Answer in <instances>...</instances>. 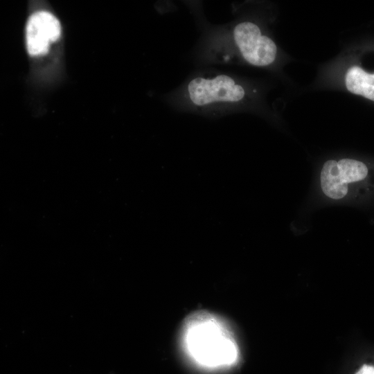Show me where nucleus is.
<instances>
[{"mask_svg": "<svg viewBox=\"0 0 374 374\" xmlns=\"http://www.w3.org/2000/svg\"><path fill=\"white\" fill-rule=\"evenodd\" d=\"M277 51L274 40L263 34L257 24L242 21L208 31L199 54L208 63L229 64L241 60L252 66L265 67L275 62Z\"/></svg>", "mask_w": 374, "mask_h": 374, "instance_id": "1", "label": "nucleus"}, {"mask_svg": "<svg viewBox=\"0 0 374 374\" xmlns=\"http://www.w3.org/2000/svg\"><path fill=\"white\" fill-rule=\"evenodd\" d=\"M249 96L239 80L226 73L202 71L169 93V104L179 111L207 117L226 115Z\"/></svg>", "mask_w": 374, "mask_h": 374, "instance_id": "2", "label": "nucleus"}, {"mask_svg": "<svg viewBox=\"0 0 374 374\" xmlns=\"http://www.w3.org/2000/svg\"><path fill=\"white\" fill-rule=\"evenodd\" d=\"M181 342L188 356L208 368L231 366L238 358V346L225 321L205 310L188 315L181 330Z\"/></svg>", "mask_w": 374, "mask_h": 374, "instance_id": "3", "label": "nucleus"}, {"mask_svg": "<svg viewBox=\"0 0 374 374\" xmlns=\"http://www.w3.org/2000/svg\"><path fill=\"white\" fill-rule=\"evenodd\" d=\"M320 186L330 199H359L374 191V168L354 159H329L321 168Z\"/></svg>", "mask_w": 374, "mask_h": 374, "instance_id": "4", "label": "nucleus"}, {"mask_svg": "<svg viewBox=\"0 0 374 374\" xmlns=\"http://www.w3.org/2000/svg\"><path fill=\"white\" fill-rule=\"evenodd\" d=\"M58 19L50 12L40 11L33 14L26 25V46L30 55L46 54L50 43L60 35Z\"/></svg>", "mask_w": 374, "mask_h": 374, "instance_id": "5", "label": "nucleus"}, {"mask_svg": "<svg viewBox=\"0 0 374 374\" xmlns=\"http://www.w3.org/2000/svg\"><path fill=\"white\" fill-rule=\"evenodd\" d=\"M345 85L348 91L374 101V73L353 66L345 75Z\"/></svg>", "mask_w": 374, "mask_h": 374, "instance_id": "6", "label": "nucleus"}, {"mask_svg": "<svg viewBox=\"0 0 374 374\" xmlns=\"http://www.w3.org/2000/svg\"><path fill=\"white\" fill-rule=\"evenodd\" d=\"M355 374H374V366L363 365Z\"/></svg>", "mask_w": 374, "mask_h": 374, "instance_id": "7", "label": "nucleus"}]
</instances>
